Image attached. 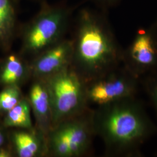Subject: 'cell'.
<instances>
[{"label":"cell","mask_w":157,"mask_h":157,"mask_svg":"<svg viewBox=\"0 0 157 157\" xmlns=\"http://www.w3.org/2000/svg\"><path fill=\"white\" fill-rule=\"evenodd\" d=\"M106 12L84 8L75 20L72 64L87 83L102 77L122 62L124 50Z\"/></svg>","instance_id":"6da1fadb"},{"label":"cell","mask_w":157,"mask_h":157,"mask_svg":"<svg viewBox=\"0 0 157 157\" xmlns=\"http://www.w3.org/2000/svg\"><path fill=\"white\" fill-rule=\"evenodd\" d=\"M95 133L104 141L111 154L139 155V150L155 132V126L135 97L100 106L93 112Z\"/></svg>","instance_id":"7a4b0ae2"},{"label":"cell","mask_w":157,"mask_h":157,"mask_svg":"<svg viewBox=\"0 0 157 157\" xmlns=\"http://www.w3.org/2000/svg\"><path fill=\"white\" fill-rule=\"evenodd\" d=\"M73 8L64 3L43 2L38 12L25 24L22 51L36 56L63 39L73 15Z\"/></svg>","instance_id":"3957f363"},{"label":"cell","mask_w":157,"mask_h":157,"mask_svg":"<svg viewBox=\"0 0 157 157\" xmlns=\"http://www.w3.org/2000/svg\"><path fill=\"white\" fill-rule=\"evenodd\" d=\"M50 98L51 126L83 113L87 103V83L69 67L41 79Z\"/></svg>","instance_id":"277c9868"},{"label":"cell","mask_w":157,"mask_h":157,"mask_svg":"<svg viewBox=\"0 0 157 157\" xmlns=\"http://www.w3.org/2000/svg\"><path fill=\"white\" fill-rule=\"evenodd\" d=\"M120 67V66H119ZM119 67L87 86V100L100 106L135 97L138 78L124 67Z\"/></svg>","instance_id":"5b68a950"},{"label":"cell","mask_w":157,"mask_h":157,"mask_svg":"<svg viewBox=\"0 0 157 157\" xmlns=\"http://www.w3.org/2000/svg\"><path fill=\"white\" fill-rule=\"evenodd\" d=\"M124 66L136 77L157 68V37L152 26L140 28L128 47L124 50Z\"/></svg>","instance_id":"8992f818"},{"label":"cell","mask_w":157,"mask_h":157,"mask_svg":"<svg viewBox=\"0 0 157 157\" xmlns=\"http://www.w3.org/2000/svg\"><path fill=\"white\" fill-rule=\"evenodd\" d=\"M72 40L62 39L35 56L32 71L34 76L43 79L69 67L72 62Z\"/></svg>","instance_id":"52a82bcc"},{"label":"cell","mask_w":157,"mask_h":157,"mask_svg":"<svg viewBox=\"0 0 157 157\" xmlns=\"http://www.w3.org/2000/svg\"><path fill=\"white\" fill-rule=\"evenodd\" d=\"M58 125L67 136L72 156L83 155L89 150L92 136L95 133L93 113L71 121L67 120Z\"/></svg>","instance_id":"ba28073f"},{"label":"cell","mask_w":157,"mask_h":157,"mask_svg":"<svg viewBox=\"0 0 157 157\" xmlns=\"http://www.w3.org/2000/svg\"><path fill=\"white\" fill-rule=\"evenodd\" d=\"M30 104L33 110L39 128L47 132L51 126L50 98L44 81L34 83L30 91Z\"/></svg>","instance_id":"9c48e42d"},{"label":"cell","mask_w":157,"mask_h":157,"mask_svg":"<svg viewBox=\"0 0 157 157\" xmlns=\"http://www.w3.org/2000/svg\"><path fill=\"white\" fill-rule=\"evenodd\" d=\"M30 107V102L26 98H22L15 107L8 112L5 119V125L6 127L31 129L32 122Z\"/></svg>","instance_id":"30bf717a"},{"label":"cell","mask_w":157,"mask_h":157,"mask_svg":"<svg viewBox=\"0 0 157 157\" xmlns=\"http://www.w3.org/2000/svg\"><path fill=\"white\" fill-rule=\"evenodd\" d=\"M17 153L20 157H33L40 154L41 144L35 135L27 132H17L13 135Z\"/></svg>","instance_id":"8fae6325"},{"label":"cell","mask_w":157,"mask_h":157,"mask_svg":"<svg viewBox=\"0 0 157 157\" xmlns=\"http://www.w3.org/2000/svg\"><path fill=\"white\" fill-rule=\"evenodd\" d=\"M26 67L20 58L14 55L8 56L1 75V80L8 85H17L26 75Z\"/></svg>","instance_id":"7c38bea8"},{"label":"cell","mask_w":157,"mask_h":157,"mask_svg":"<svg viewBox=\"0 0 157 157\" xmlns=\"http://www.w3.org/2000/svg\"><path fill=\"white\" fill-rule=\"evenodd\" d=\"M16 13L12 0H0V41L8 39L16 24Z\"/></svg>","instance_id":"4fadbf2b"},{"label":"cell","mask_w":157,"mask_h":157,"mask_svg":"<svg viewBox=\"0 0 157 157\" xmlns=\"http://www.w3.org/2000/svg\"><path fill=\"white\" fill-rule=\"evenodd\" d=\"M48 150L58 157H72L69 141L65 132L59 125L54 127L48 136Z\"/></svg>","instance_id":"5bb4252c"},{"label":"cell","mask_w":157,"mask_h":157,"mask_svg":"<svg viewBox=\"0 0 157 157\" xmlns=\"http://www.w3.org/2000/svg\"><path fill=\"white\" fill-rule=\"evenodd\" d=\"M21 94L17 85H10L0 93V110L8 112L21 100Z\"/></svg>","instance_id":"9a60e30c"},{"label":"cell","mask_w":157,"mask_h":157,"mask_svg":"<svg viewBox=\"0 0 157 157\" xmlns=\"http://www.w3.org/2000/svg\"><path fill=\"white\" fill-rule=\"evenodd\" d=\"M146 89L157 112V75L148 79L146 83Z\"/></svg>","instance_id":"2e32d148"},{"label":"cell","mask_w":157,"mask_h":157,"mask_svg":"<svg viewBox=\"0 0 157 157\" xmlns=\"http://www.w3.org/2000/svg\"><path fill=\"white\" fill-rule=\"evenodd\" d=\"M97 6L99 10L107 12L120 3L121 0H90Z\"/></svg>","instance_id":"e0dca14e"},{"label":"cell","mask_w":157,"mask_h":157,"mask_svg":"<svg viewBox=\"0 0 157 157\" xmlns=\"http://www.w3.org/2000/svg\"><path fill=\"white\" fill-rule=\"evenodd\" d=\"M10 153L5 150H0V157H10Z\"/></svg>","instance_id":"ac0fdd59"},{"label":"cell","mask_w":157,"mask_h":157,"mask_svg":"<svg viewBox=\"0 0 157 157\" xmlns=\"http://www.w3.org/2000/svg\"><path fill=\"white\" fill-rule=\"evenodd\" d=\"M152 26V28L154 29V32H155V33L156 34L157 37V21H156V22Z\"/></svg>","instance_id":"d6986e66"},{"label":"cell","mask_w":157,"mask_h":157,"mask_svg":"<svg viewBox=\"0 0 157 157\" xmlns=\"http://www.w3.org/2000/svg\"><path fill=\"white\" fill-rule=\"evenodd\" d=\"M4 141V136H3V135H2V133H1V132H0V146H1V145L3 144Z\"/></svg>","instance_id":"ffe728a7"},{"label":"cell","mask_w":157,"mask_h":157,"mask_svg":"<svg viewBox=\"0 0 157 157\" xmlns=\"http://www.w3.org/2000/svg\"><path fill=\"white\" fill-rule=\"evenodd\" d=\"M33 1H42V2H43V1H44V0H33Z\"/></svg>","instance_id":"44dd1931"}]
</instances>
